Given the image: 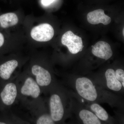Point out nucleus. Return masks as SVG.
<instances>
[{
    "label": "nucleus",
    "mask_w": 124,
    "mask_h": 124,
    "mask_svg": "<svg viewBox=\"0 0 124 124\" xmlns=\"http://www.w3.org/2000/svg\"><path fill=\"white\" fill-rule=\"evenodd\" d=\"M76 88L78 94L85 100L93 101L98 97L95 86L91 80L87 78H78L76 81Z\"/></svg>",
    "instance_id": "obj_1"
},
{
    "label": "nucleus",
    "mask_w": 124,
    "mask_h": 124,
    "mask_svg": "<svg viewBox=\"0 0 124 124\" xmlns=\"http://www.w3.org/2000/svg\"><path fill=\"white\" fill-rule=\"evenodd\" d=\"M61 41L62 44L66 46L70 53L73 54L82 51L84 47L82 38L71 31H67L63 35Z\"/></svg>",
    "instance_id": "obj_2"
},
{
    "label": "nucleus",
    "mask_w": 124,
    "mask_h": 124,
    "mask_svg": "<svg viewBox=\"0 0 124 124\" xmlns=\"http://www.w3.org/2000/svg\"><path fill=\"white\" fill-rule=\"evenodd\" d=\"M31 34L32 38L36 41L46 42L53 37L54 30L50 24L42 23L33 28Z\"/></svg>",
    "instance_id": "obj_3"
},
{
    "label": "nucleus",
    "mask_w": 124,
    "mask_h": 124,
    "mask_svg": "<svg viewBox=\"0 0 124 124\" xmlns=\"http://www.w3.org/2000/svg\"><path fill=\"white\" fill-rule=\"evenodd\" d=\"M50 116L54 122L60 121L62 119L64 110L62 100L59 95L54 94L50 100Z\"/></svg>",
    "instance_id": "obj_4"
},
{
    "label": "nucleus",
    "mask_w": 124,
    "mask_h": 124,
    "mask_svg": "<svg viewBox=\"0 0 124 124\" xmlns=\"http://www.w3.org/2000/svg\"><path fill=\"white\" fill-rule=\"evenodd\" d=\"M92 53L95 57L107 60L111 57L113 52L110 45L104 41H99L92 46Z\"/></svg>",
    "instance_id": "obj_5"
},
{
    "label": "nucleus",
    "mask_w": 124,
    "mask_h": 124,
    "mask_svg": "<svg viewBox=\"0 0 124 124\" xmlns=\"http://www.w3.org/2000/svg\"><path fill=\"white\" fill-rule=\"evenodd\" d=\"M31 72L35 76L36 82L40 86H47L50 84L51 77L48 71L38 65H35L32 68Z\"/></svg>",
    "instance_id": "obj_6"
},
{
    "label": "nucleus",
    "mask_w": 124,
    "mask_h": 124,
    "mask_svg": "<svg viewBox=\"0 0 124 124\" xmlns=\"http://www.w3.org/2000/svg\"><path fill=\"white\" fill-rule=\"evenodd\" d=\"M23 95L31 96L33 98H37L39 96L40 89L39 85L33 78H27L21 89Z\"/></svg>",
    "instance_id": "obj_7"
},
{
    "label": "nucleus",
    "mask_w": 124,
    "mask_h": 124,
    "mask_svg": "<svg viewBox=\"0 0 124 124\" xmlns=\"http://www.w3.org/2000/svg\"><path fill=\"white\" fill-rule=\"evenodd\" d=\"M17 94V86L15 84L9 83L5 86L0 93V97L3 103L10 106L14 103Z\"/></svg>",
    "instance_id": "obj_8"
},
{
    "label": "nucleus",
    "mask_w": 124,
    "mask_h": 124,
    "mask_svg": "<svg viewBox=\"0 0 124 124\" xmlns=\"http://www.w3.org/2000/svg\"><path fill=\"white\" fill-rule=\"evenodd\" d=\"M87 20L90 24L102 23L105 25L109 24L111 21V18L105 14L102 9H98L89 12L87 15Z\"/></svg>",
    "instance_id": "obj_9"
},
{
    "label": "nucleus",
    "mask_w": 124,
    "mask_h": 124,
    "mask_svg": "<svg viewBox=\"0 0 124 124\" xmlns=\"http://www.w3.org/2000/svg\"><path fill=\"white\" fill-rule=\"evenodd\" d=\"M17 60H12L5 62L0 65V77L4 80L10 79L18 66Z\"/></svg>",
    "instance_id": "obj_10"
},
{
    "label": "nucleus",
    "mask_w": 124,
    "mask_h": 124,
    "mask_svg": "<svg viewBox=\"0 0 124 124\" xmlns=\"http://www.w3.org/2000/svg\"><path fill=\"white\" fill-rule=\"evenodd\" d=\"M105 76L107 86L108 88L116 91H119L121 90L122 85L116 77L115 71L113 69H108L105 72Z\"/></svg>",
    "instance_id": "obj_11"
},
{
    "label": "nucleus",
    "mask_w": 124,
    "mask_h": 124,
    "mask_svg": "<svg viewBox=\"0 0 124 124\" xmlns=\"http://www.w3.org/2000/svg\"><path fill=\"white\" fill-rule=\"evenodd\" d=\"M18 18L15 14L9 13L0 15V27L5 29L16 25Z\"/></svg>",
    "instance_id": "obj_12"
},
{
    "label": "nucleus",
    "mask_w": 124,
    "mask_h": 124,
    "mask_svg": "<svg viewBox=\"0 0 124 124\" xmlns=\"http://www.w3.org/2000/svg\"><path fill=\"white\" fill-rule=\"evenodd\" d=\"M79 116L85 124H100V119L95 114L86 109H83L80 111Z\"/></svg>",
    "instance_id": "obj_13"
},
{
    "label": "nucleus",
    "mask_w": 124,
    "mask_h": 124,
    "mask_svg": "<svg viewBox=\"0 0 124 124\" xmlns=\"http://www.w3.org/2000/svg\"><path fill=\"white\" fill-rule=\"evenodd\" d=\"M91 110L100 120L106 121L108 119V115L106 111L102 107L97 103H93L90 106Z\"/></svg>",
    "instance_id": "obj_14"
},
{
    "label": "nucleus",
    "mask_w": 124,
    "mask_h": 124,
    "mask_svg": "<svg viewBox=\"0 0 124 124\" xmlns=\"http://www.w3.org/2000/svg\"><path fill=\"white\" fill-rule=\"evenodd\" d=\"M54 121L50 115L44 114L40 116L36 121L37 124H54Z\"/></svg>",
    "instance_id": "obj_15"
},
{
    "label": "nucleus",
    "mask_w": 124,
    "mask_h": 124,
    "mask_svg": "<svg viewBox=\"0 0 124 124\" xmlns=\"http://www.w3.org/2000/svg\"><path fill=\"white\" fill-rule=\"evenodd\" d=\"M115 75L116 78L121 82L122 87H124V71L121 69H117L115 71Z\"/></svg>",
    "instance_id": "obj_16"
},
{
    "label": "nucleus",
    "mask_w": 124,
    "mask_h": 124,
    "mask_svg": "<svg viewBox=\"0 0 124 124\" xmlns=\"http://www.w3.org/2000/svg\"><path fill=\"white\" fill-rule=\"evenodd\" d=\"M56 0H41V3L44 6H48Z\"/></svg>",
    "instance_id": "obj_17"
},
{
    "label": "nucleus",
    "mask_w": 124,
    "mask_h": 124,
    "mask_svg": "<svg viewBox=\"0 0 124 124\" xmlns=\"http://www.w3.org/2000/svg\"><path fill=\"white\" fill-rule=\"evenodd\" d=\"M6 124V123H5V122H0V124Z\"/></svg>",
    "instance_id": "obj_18"
},
{
    "label": "nucleus",
    "mask_w": 124,
    "mask_h": 124,
    "mask_svg": "<svg viewBox=\"0 0 124 124\" xmlns=\"http://www.w3.org/2000/svg\"><path fill=\"white\" fill-rule=\"evenodd\" d=\"M124 28H123V31H122V32H123V36H124Z\"/></svg>",
    "instance_id": "obj_19"
}]
</instances>
